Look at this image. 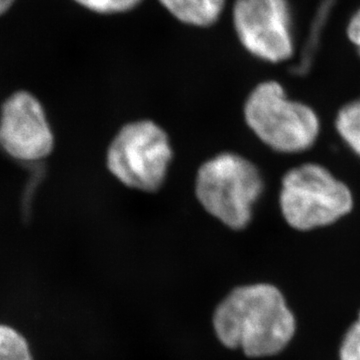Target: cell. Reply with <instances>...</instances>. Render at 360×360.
Here are the masks:
<instances>
[{"instance_id": "6da1fadb", "label": "cell", "mask_w": 360, "mask_h": 360, "mask_svg": "<svg viewBox=\"0 0 360 360\" xmlns=\"http://www.w3.org/2000/svg\"><path fill=\"white\" fill-rule=\"evenodd\" d=\"M210 326L222 347L257 359L278 354L290 343L295 319L276 286L253 283L226 293L212 310Z\"/></svg>"}, {"instance_id": "7a4b0ae2", "label": "cell", "mask_w": 360, "mask_h": 360, "mask_svg": "<svg viewBox=\"0 0 360 360\" xmlns=\"http://www.w3.org/2000/svg\"><path fill=\"white\" fill-rule=\"evenodd\" d=\"M245 127L262 146L283 156L305 155L321 139L322 122L311 104L295 98L277 79L258 82L241 108Z\"/></svg>"}, {"instance_id": "3957f363", "label": "cell", "mask_w": 360, "mask_h": 360, "mask_svg": "<svg viewBox=\"0 0 360 360\" xmlns=\"http://www.w3.org/2000/svg\"><path fill=\"white\" fill-rule=\"evenodd\" d=\"M262 168L234 150L215 153L200 163L193 179L194 198L206 214L232 231L250 226L265 193Z\"/></svg>"}, {"instance_id": "277c9868", "label": "cell", "mask_w": 360, "mask_h": 360, "mask_svg": "<svg viewBox=\"0 0 360 360\" xmlns=\"http://www.w3.org/2000/svg\"><path fill=\"white\" fill-rule=\"evenodd\" d=\"M355 205L352 186L319 161H302L281 175L277 205L285 224L295 231L338 224L352 214Z\"/></svg>"}, {"instance_id": "5b68a950", "label": "cell", "mask_w": 360, "mask_h": 360, "mask_svg": "<svg viewBox=\"0 0 360 360\" xmlns=\"http://www.w3.org/2000/svg\"><path fill=\"white\" fill-rule=\"evenodd\" d=\"M174 160L167 130L151 118L123 123L106 148L108 172L122 186L142 193H158L167 184Z\"/></svg>"}, {"instance_id": "8992f818", "label": "cell", "mask_w": 360, "mask_h": 360, "mask_svg": "<svg viewBox=\"0 0 360 360\" xmlns=\"http://www.w3.org/2000/svg\"><path fill=\"white\" fill-rule=\"evenodd\" d=\"M232 23L239 44L257 60L281 65L296 58L290 0H236Z\"/></svg>"}, {"instance_id": "52a82bcc", "label": "cell", "mask_w": 360, "mask_h": 360, "mask_svg": "<svg viewBox=\"0 0 360 360\" xmlns=\"http://www.w3.org/2000/svg\"><path fill=\"white\" fill-rule=\"evenodd\" d=\"M0 146L16 160H44L56 146V136L44 104L20 90L4 101L0 110Z\"/></svg>"}, {"instance_id": "ba28073f", "label": "cell", "mask_w": 360, "mask_h": 360, "mask_svg": "<svg viewBox=\"0 0 360 360\" xmlns=\"http://www.w3.org/2000/svg\"><path fill=\"white\" fill-rule=\"evenodd\" d=\"M161 6L184 25L210 27L221 15L226 0H158Z\"/></svg>"}, {"instance_id": "9c48e42d", "label": "cell", "mask_w": 360, "mask_h": 360, "mask_svg": "<svg viewBox=\"0 0 360 360\" xmlns=\"http://www.w3.org/2000/svg\"><path fill=\"white\" fill-rule=\"evenodd\" d=\"M333 125L342 144L360 160V94L338 108Z\"/></svg>"}, {"instance_id": "30bf717a", "label": "cell", "mask_w": 360, "mask_h": 360, "mask_svg": "<svg viewBox=\"0 0 360 360\" xmlns=\"http://www.w3.org/2000/svg\"><path fill=\"white\" fill-rule=\"evenodd\" d=\"M0 360H37L32 341L18 326L0 321Z\"/></svg>"}, {"instance_id": "8fae6325", "label": "cell", "mask_w": 360, "mask_h": 360, "mask_svg": "<svg viewBox=\"0 0 360 360\" xmlns=\"http://www.w3.org/2000/svg\"><path fill=\"white\" fill-rule=\"evenodd\" d=\"M79 6L99 14L127 13L135 8L142 0H75Z\"/></svg>"}, {"instance_id": "7c38bea8", "label": "cell", "mask_w": 360, "mask_h": 360, "mask_svg": "<svg viewBox=\"0 0 360 360\" xmlns=\"http://www.w3.org/2000/svg\"><path fill=\"white\" fill-rule=\"evenodd\" d=\"M340 360H360V314L359 319L347 331L340 352Z\"/></svg>"}, {"instance_id": "4fadbf2b", "label": "cell", "mask_w": 360, "mask_h": 360, "mask_svg": "<svg viewBox=\"0 0 360 360\" xmlns=\"http://www.w3.org/2000/svg\"><path fill=\"white\" fill-rule=\"evenodd\" d=\"M345 33H347L348 41L354 46L360 58V7L348 20Z\"/></svg>"}, {"instance_id": "5bb4252c", "label": "cell", "mask_w": 360, "mask_h": 360, "mask_svg": "<svg viewBox=\"0 0 360 360\" xmlns=\"http://www.w3.org/2000/svg\"><path fill=\"white\" fill-rule=\"evenodd\" d=\"M15 2V0H0V15L6 13L13 4Z\"/></svg>"}]
</instances>
